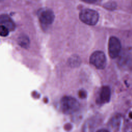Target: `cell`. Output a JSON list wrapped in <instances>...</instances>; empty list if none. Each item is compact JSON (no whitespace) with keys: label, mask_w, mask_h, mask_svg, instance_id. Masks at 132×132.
Returning a JSON list of instances; mask_svg holds the SVG:
<instances>
[{"label":"cell","mask_w":132,"mask_h":132,"mask_svg":"<svg viewBox=\"0 0 132 132\" xmlns=\"http://www.w3.org/2000/svg\"><path fill=\"white\" fill-rule=\"evenodd\" d=\"M60 108L64 114H72L78 110L79 103L76 98L72 96H64L61 99Z\"/></svg>","instance_id":"1"},{"label":"cell","mask_w":132,"mask_h":132,"mask_svg":"<svg viewBox=\"0 0 132 132\" xmlns=\"http://www.w3.org/2000/svg\"><path fill=\"white\" fill-rule=\"evenodd\" d=\"M79 19L85 24L89 25H95L99 19V15L97 11L91 9H85L79 13Z\"/></svg>","instance_id":"2"},{"label":"cell","mask_w":132,"mask_h":132,"mask_svg":"<svg viewBox=\"0 0 132 132\" xmlns=\"http://www.w3.org/2000/svg\"><path fill=\"white\" fill-rule=\"evenodd\" d=\"M90 63L98 69H104L107 64V59L105 53L97 51L93 52L90 57Z\"/></svg>","instance_id":"3"},{"label":"cell","mask_w":132,"mask_h":132,"mask_svg":"<svg viewBox=\"0 0 132 132\" xmlns=\"http://www.w3.org/2000/svg\"><path fill=\"white\" fill-rule=\"evenodd\" d=\"M108 54L110 58L114 59L119 56L121 51V43L116 37H111L108 41Z\"/></svg>","instance_id":"4"},{"label":"cell","mask_w":132,"mask_h":132,"mask_svg":"<svg viewBox=\"0 0 132 132\" xmlns=\"http://www.w3.org/2000/svg\"><path fill=\"white\" fill-rule=\"evenodd\" d=\"M38 16L40 23L45 26L52 24L55 19L54 12L47 8L40 9L38 12Z\"/></svg>","instance_id":"5"},{"label":"cell","mask_w":132,"mask_h":132,"mask_svg":"<svg viewBox=\"0 0 132 132\" xmlns=\"http://www.w3.org/2000/svg\"><path fill=\"white\" fill-rule=\"evenodd\" d=\"M111 97V90L109 86L102 87L99 93V103L104 104L110 101Z\"/></svg>","instance_id":"6"},{"label":"cell","mask_w":132,"mask_h":132,"mask_svg":"<svg viewBox=\"0 0 132 132\" xmlns=\"http://www.w3.org/2000/svg\"><path fill=\"white\" fill-rule=\"evenodd\" d=\"M1 24L6 26L10 31L14 30L15 25L12 19L7 14H2L0 18Z\"/></svg>","instance_id":"7"},{"label":"cell","mask_w":132,"mask_h":132,"mask_svg":"<svg viewBox=\"0 0 132 132\" xmlns=\"http://www.w3.org/2000/svg\"><path fill=\"white\" fill-rule=\"evenodd\" d=\"M119 64L123 68H130L132 67V57L130 54L124 53L120 57Z\"/></svg>","instance_id":"8"},{"label":"cell","mask_w":132,"mask_h":132,"mask_svg":"<svg viewBox=\"0 0 132 132\" xmlns=\"http://www.w3.org/2000/svg\"><path fill=\"white\" fill-rule=\"evenodd\" d=\"M18 44L24 48H27L29 45V39L26 35H21L18 39Z\"/></svg>","instance_id":"9"},{"label":"cell","mask_w":132,"mask_h":132,"mask_svg":"<svg viewBox=\"0 0 132 132\" xmlns=\"http://www.w3.org/2000/svg\"><path fill=\"white\" fill-rule=\"evenodd\" d=\"M117 3L115 2H113V1L108 2L104 4V7L105 9L110 11H113L115 10L117 8Z\"/></svg>","instance_id":"10"},{"label":"cell","mask_w":132,"mask_h":132,"mask_svg":"<svg viewBox=\"0 0 132 132\" xmlns=\"http://www.w3.org/2000/svg\"><path fill=\"white\" fill-rule=\"evenodd\" d=\"M70 65L72 67H76L79 65L80 63V60L78 56L74 55L73 57H71L70 59Z\"/></svg>","instance_id":"11"},{"label":"cell","mask_w":132,"mask_h":132,"mask_svg":"<svg viewBox=\"0 0 132 132\" xmlns=\"http://www.w3.org/2000/svg\"><path fill=\"white\" fill-rule=\"evenodd\" d=\"M10 30L6 26L1 25L0 27V35L2 37H6L9 34V31Z\"/></svg>","instance_id":"12"},{"label":"cell","mask_w":132,"mask_h":132,"mask_svg":"<svg viewBox=\"0 0 132 132\" xmlns=\"http://www.w3.org/2000/svg\"><path fill=\"white\" fill-rule=\"evenodd\" d=\"M82 1L88 4H95L99 1V0H82Z\"/></svg>","instance_id":"13"},{"label":"cell","mask_w":132,"mask_h":132,"mask_svg":"<svg viewBox=\"0 0 132 132\" xmlns=\"http://www.w3.org/2000/svg\"><path fill=\"white\" fill-rule=\"evenodd\" d=\"M129 117L132 119V112L129 113Z\"/></svg>","instance_id":"14"}]
</instances>
